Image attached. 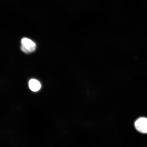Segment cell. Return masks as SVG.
<instances>
[{"mask_svg":"<svg viewBox=\"0 0 147 147\" xmlns=\"http://www.w3.org/2000/svg\"><path fill=\"white\" fill-rule=\"evenodd\" d=\"M136 129L142 133H147V118L141 117L137 119L135 123Z\"/></svg>","mask_w":147,"mask_h":147,"instance_id":"obj_2","label":"cell"},{"mask_svg":"<svg viewBox=\"0 0 147 147\" xmlns=\"http://www.w3.org/2000/svg\"><path fill=\"white\" fill-rule=\"evenodd\" d=\"M29 85L30 89L34 92L39 90L41 87V84L40 82L34 79H32L29 81Z\"/></svg>","mask_w":147,"mask_h":147,"instance_id":"obj_3","label":"cell"},{"mask_svg":"<svg viewBox=\"0 0 147 147\" xmlns=\"http://www.w3.org/2000/svg\"><path fill=\"white\" fill-rule=\"evenodd\" d=\"M21 44V49L25 53L32 52L36 49V44L28 38H23L22 40Z\"/></svg>","mask_w":147,"mask_h":147,"instance_id":"obj_1","label":"cell"}]
</instances>
